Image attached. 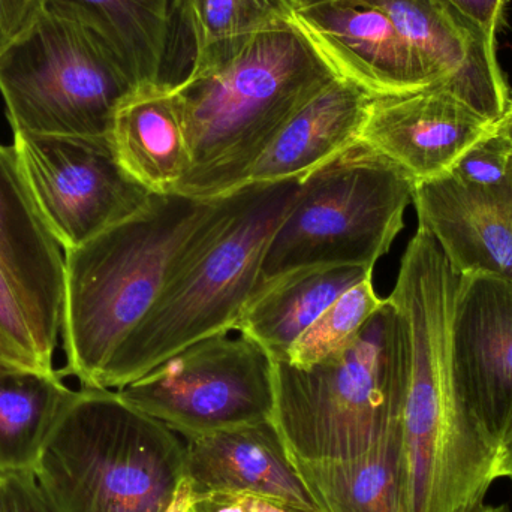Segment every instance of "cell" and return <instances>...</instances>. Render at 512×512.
<instances>
[{
  "label": "cell",
  "mask_w": 512,
  "mask_h": 512,
  "mask_svg": "<svg viewBox=\"0 0 512 512\" xmlns=\"http://www.w3.org/2000/svg\"><path fill=\"white\" fill-rule=\"evenodd\" d=\"M334 78L297 27L259 33L224 65L186 75L176 87L192 164L176 194L210 200L239 189L283 126Z\"/></svg>",
  "instance_id": "cell-3"
},
{
  "label": "cell",
  "mask_w": 512,
  "mask_h": 512,
  "mask_svg": "<svg viewBox=\"0 0 512 512\" xmlns=\"http://www.w3.org/2000/svg\"><path fill=\"white\" fill-rule=\"evenodd\" d=\"M188 512H307L276 499L245 493H212L194 496Z\"/></svg>",
  "instance_id": "cell-28"
},
{
  "label": "cell",
  "mask_w": 512,
  "mask_h": 512,
  "mask_svg": "<svg viewBox=\"0 0 512 512\" xmlns=\"http://www.w3.org/2000/svg\"><path fill=\"white\" fill-rule=\"evenodd\" d=\"M475 512H510L507 507H489V505H483L480 510Z\"/></svg>",
  "instance_id": "cell-35"
},
{
  "label": "cell",
  "mask_w": 512,
  "mask_h": 512,
  "mask_svg": "<svg viewBox=\"0 0 512 512\" xmlns=\"http://www.w3.org/2000/svg\"><path fill=\"white\" fill-rule=\"evenodd\" d=\"M42 218L14 147L0 143V264L11 277L44 354L62 324L65 254Z\"/></svg>",
  "instance_id": "cell-14"
},
{
  "label": "cell",
  "mask_w": 512,
  "mask_h": 512,
  "mask_svg": "<svg viewBox=\"0 0 512 512\" xmlns=\"http://www.w3.org/2000/svg\"><path fill=\"white\" fill-rule=\"evenodd\" d=\"M507 2H510V0H507Z\"/></svg>",
  "instance_id": "cell-37"
},
{
  "label": "cell",
  "mask_w": 512,
  "mask_h": 512,
  "mask_svg": "<svg viewBox=\"0 0 512 512\" xmlns=\"http://www.w3.org/2000/svg\"><path fill=\"white\" fill-rule=\"evenodd\" d=\"M301 180L254 183L242 209L162 292L102 376L120 390L171 355L216 334L236 331L252 297L274 234L294 209Z\"/></svg>",
  "instance_id": "cell-6"
},
{
  "label": "cell",
  "mask_w": 512,
  "mask_h": 512,
  "mask_svg": "<svg viewBox=\"0 0 512 512\" xmlns=\"http://www.w3.org/2000/svg\"><path fill=\"white\" fill-rule=\"evenodd\" d=\"M512 161L510 141L493 126L451 168L450 176L469 186H492L507 177Z\"/></svg>",
  "instance_id": "cell-27"
},
{
  "label": "cell",
  "mask_w": 512,
  "mask_h": 512,
  "mask_svg": "<svg viewBox=\"0 0 512 512\" xmlns=\"http://www.w3.org/2000/svg\"><path fill=\"white\" fill-rule=\"evenodd\" d=\"M114 155L152 194H176L191 171L185 110L176 83L138 84L114 114Z\"/></svg>",
  "instance_id": "cell-19"
},
{
  "label": "cell",
  "mask_w": 512,
  "mask_h": 512,
  "mask_svg": "<svg viewBox=\"0 0 512 512\" xmlns=\"http://www.w3.org/2000/svg\"><path fill=\"white\" fill-rule=\"evenodd\" d=\"M454 378L496 448L512 433V282L490 273L459 276L450 324Z\"/></svg>",
  "instance_id": "cell-11"
},
{
  "label": "cell",
  "mask_w": 512,
  "mask_h": 512,
  "mask_svg": "<svg viewBox=\"0 0 512 512\" xmlns=\"http://www.w3.org/2000/svg\"><path fill=\"white\" fill-rule=\"evenodd\" d=\"M493 126L445 87L433 84L373 98L360 141L423 182L450 173Z\"/></svg>",
  "instance_id": "cell-13"
},
{
  "label": "cell",
  "mask_w": 512,
  "mask_h": 512,
  "mask_svg": "<svg viewBox=\"0 0 512 512\" xmlns=\"http://www.w3.org/2000/svg\"><path fill=\"white\" fill-rule=\"evenodd\" d=\"M384 300L376 294L373 273L367 274L327 307L280 358L298 369H309L342 354L358 339Z\"/></svg>",
  "instance_id": "cell-25"
},
{
  "label": "cell",
  "mask_w": 512,
  "mask_h": 512,
  "mask_svg": "<svg viewBox=\"0 0 512 512\" xmlns=\"http://www.w3.org/2000/svg\"><path fill=\"white\" fill-rule=\"evenodd\" d=\"M295 27L337 77L373 98L436 84L414 45L372 0H321L303 5L295 15Z\"/></svg>",
  "instance_id": "cell-12"
},
{
  "label": "cell",
  "mask_w": 512,
  "mask_h": 512,
  "mask_svg": "<svg viewBox=\"0 0 512 512\" xmlns=\"http://www.w3.org/2000/svg\"><path fill=\"white\" fill-rule=\"evenodd\" d=\"M418 227L435 237L459 276L490 273L512 282V161L492 186H469L445 174L415 183Z\"/></svg>",
  "instance_id": "cell-16"
},
{
  "label": "cell",
  "mask_w": 512,
  "mask_h": 512,
  "mask_svg": "<svg viewBox=\"0 0 512 512\" xmlns=\"http://www.w3.org/2000/svg\"><path fill=\"white\" fill-rule=\"evenodd\" d=\"M0 512H53L33 474H0Z\"/></svg>",
  "instance_id": "cell-29"
},
{
  "label": "cell",
  "mask_w": 512,
  "mask_h": 512,
  "mask_svg": "<svg viewBox=\"0 0 512 512\" xmlns=\"http://www.w3.org/2000/svg\"><path fill=\"white\" fill-rule=\"evenodd\" d=\"M321 2V0H300L301 6L309 5V3Z\"/></svg>",
  "instance_id": "cell-36"
},
{
  "label": "cell",
  "mask_w": 512,
  "mask_h": 512,
  "mask_svg": "<svg viewBox=\"0 0 512 512\" xmlns=\"http://www.w3.org/2000/svg\"><path fill=\"white\" fill-rule=\"evenodd\" d=\"M373 96L345 78H334L310 99L245 171L239 189L254 183L304 179L355 144Z\"/></svg>",
  "instance_id": "cell-18"
},
{
  "label": "cell",
  "mask_w": 512,
  "mask_h": 512,
  "mask_svg": "<svg viewBox=\"0 0 512 512\" xmlns=\"http://www.w3.org/2000/svg\"><path fill=\"white\" fill-rule=\"evenodd\" d=\"M436 2L471 24L490 41L496 42V33L504 21L507 0H436Z\"/></svg>",
  "instance_id": "cell-30"
},
{
  "label": "cell",
  "mask_w": 512,
  "mask_h": 512,
  "mask_svg": "<svg viewBox=\"0 0 512 512\" xmlns=\"http://www.w3.org/2000/svg\"><path fill=\"white\" fill-rule=\"evenodd\" d=\"M53 512H167L185 480V439L117 390H74L38 465Z\"/></svg>",
  "instance_id": "cell-5"
},
{
  "label": "cell",
  "mask_w": 512,
  "mask_h": 512,
  "mask_svg": "<svg viewBox=\"0 0 512 512\" xmlns=\"http://www.w3.org/2000/svg\"><path fill=\"white\" fill-rule=\"evenodd\" d=\"M292 462L318 512H409L403 429L355 459Z\"/></svg>",
  "instance_id": "cell-21"
},
{
  "label": "cell",
  "mask_w": 512,
  "mask_h": 512,
  "mask_svg": "<svg viewBox=\"0 0 512 512\" xmlns=\"http://www.w3.org/2000/svg\"><path fill=\"white\" fill-rule=\"evenodd\" d=\"M252 185L210 200L152 194L149 203L65 254L60 375L99 388L123 343L171 280L242 209Z\"/></svg>",
  "instance_id": "cell-1"
},
{
  "label": "cell",
  "mask_w": 512,
  "mask_h": 512,
  "mask_svg": "<svg viewBox=\"0 0 512 512\" xmlns=\"http://www.w3.org/2000/svg\"><path fill=\"white\" fill-rule=\"evenodd\" d=\"M415 179L363 141L301 180L259 282L315 265L375 268L405 227Z\"/></svg>",
  "instance_id": "cell-8"
},
{
  "label": "cell",
  "mask_w": 512,
  "mask_h": 512,
  "mask_svg": "<svg viewBox=\"0 0 512 512\" xmlns=\"http://www.w3.org/2000/svg\"><path fill=\"white\" fill-rule=\"evenodd\" d=\"M27 186L63 252L140 212L152 192L120 165L110 138L14 132Z\"/></svg>",
  "instance_id": "cell-10"
},
{
  "label": "cell",
  "mask_w": 512,
  "mask_h": 512,
  "mask_svg": "<svg viewBox=\"0 0 512 512\" xmlns=\"http://www.w3.org/2000/svg\"><path fill=\"white\" fill-rule=\"evenodd\" d=\"M495 128L510 141L512 146V102L502 119L495 123Z\"/></svg>",
  "instance_id": "cell-34"
},
{
  "label": "cell",
  "mask_w": 512,
  "mask_h": 512,
  "mask_svg": "<svg viewBox=\"0 0 512 512\" xmlns=\"http://www.w3.org/2000/svg\"><path fill=\"white\" fill-rule=\"evenodd\" d=\"M300 0H174L194 44L188 77L231 59L259 33L295 27Z\"/></svg>",
  "instance_id": "cell-23"
},
{
  "label": "cell",
  "mask_w": 512,
  "mask_h": 512,
  "mask_svg": "<svg viewBox=\"0 0 512 512\" xmlns=\"http://www.w3.org/2000/svg\"><path fill=\"white\" fill-rule=\"evenodd\" d=\"M74 390L59 370L0 366V474H33Z\"/></svg>",
  "instance_id": "cell-22"
},
{
  "label": "cell",
  "mask_w": 512,
  "mask_h": 512,
  "mask_svg": "<svg viewBox=\"0 0 512 512\" xmlns=\"http://www.w3.org/2000/svg\"><path fill=\"white\" fill-rule=\"evenodd\" d=\"M271 358V421L292 460L355 459L403 429L409 336L405 318L390 298L342 354L309 369Z\"/></svg>",
  "instance_id": "cell-4"
},
{
  "label": "cell",
  "mask_w": 512,
  "mask_h": 512,
  "mask_svg": "<svg viewBox=\"0 0 512 512\" xmlns=\"http://www.w3.org/2000/svg\"><path fill=\"white\" fill-rule=\"evenodd\" d=\"M192 501H194V492H192L188 481L183 480L179 490H177L176 496H174L173 504L170 505L167 512H188Z\"/></svg>",
  "instance_id": "cell-33"
},
{
  "label": "cell",
  "mask_w": 512,
  "mask_h": 512,
  "mask_svg": "<svg viewBox=\"0 0 512 512\" xmlns=\"http://www.w3.org/2000/svg\"><path fill=\"white\" fill-rule=\"evenodd\" d=\"M507 478L512 483V433L499 445L495 460V480Z\"/></svg>",
  "instance_id": "cell-32"
},
{
  "label": "cell",
  "mask_w": 512,
  "mask_h": 512,
  "mask_svg": "<svg viewBox=\"0 0 512 512\" xmlns=\"http://www.w3.org/2000/svg\"><path fill=\"white\" fill-rule=\"evenodd\" d=\"M390 15L436 84L496 123L511 104L496 42L436 0H372Z\"/></svg>",
  "instance_id": "cell-15"
},
{
  "label": "cell",
  "mask_w": 512,
  "mask_h": 512,
  "mask_svg": "<svg viewBox=\"0 0 512 512\" xmlns=\"http://www.w3.org/2000/svg\"><path fill=\"white\" fill-rule=\"evenodd\" d=\"M81 9L119 54L135 83L162 78L174 0H68Z\"/></svg>",
  "instance_id": "cell-24"
},
{
  "label": "cell",
  "mask_w": 512,
  "mask_h": 512,
  "mask_svg": "<svg viewBox=\"0 0 512 512\" xmlns=\"http://www.w3.org/2000/svg\"><path fill=\"white\" fill-rule=\"evenodd\" d=\"M135 86L107 38L68 0H47L35 23L0 51L12 132L110 138L114 114Z\"/></svg>",
  "instance_id": "cell-7"
},
{
  "label": "cell",
  "mask_w": 512,
  "mask_h": 512,
  "mask_svg": "<svg viewBox=\"0 0 512 512\" xmlns=\"http://www.w3.org/2000/svg\"><path fill=\"white\" fill-rule=\"evenodd\" d=\"M183 439L194 496L245 493L318 512L273 421Z\"/></svg>",
  "instance_id": "cell-17"
},
{
  "label": "cell",
  "mask_w": 512,
  "mask_h": 512,
  "mask_svg": "<svg viewBox=\"0 0 512 512\" xmlns=\"http://www.w3.org/2000/svg\"><path fill=\"white\" fill-rule=\"evenodd\" d=\"M459 274L418 227L390 300L405 318L409 382L403 417L409 512H475L495 483L498 448L463 400L451 363Z\"/></svg>",
  "instance_id": "cell-2"
},
{
  "label": "cell",
  "mask_w": 512,
  "mask_h": 512,
  "mask_svg": "<svg viewBox=\"0 0 512 512\" xmlns=\"http://www.w3.org/2000/svg\"><path fill=\"white\" fill-rule=\"evenodd\" d=\"M45 3L47 0H0V51L35 23Z\"/></svg>",
  "instance_id": "cell-31"
},
{
  "label": "cell",
  "mask_w": 512,
  "mask_h": 512,
  "mask_svg": "<svg viewBox=\"0 0 512 512\" xmlns=\"http://www.w3.org/2000/svg\"><path fill=\"white\" fill-rule=\"evenodd\" d=\"M117 393L182 438L251 426L273 417V358L243 334H216L186 346Z\"/></svg>",
  "instance_id": "cell-9"
},
{
  "label": "cell",
  "mask_w": 512,
  "mask_h": 512,
  "mask_svg": "<svg viewBox=\"0 0 512 512\" xmlns=\"http://www.w3.org/2000/svg\"><path fill=\"white\" fill-rule=\"evenodd\" d=\"M375 268L315 265L259 282L236 331L255 340L271 357H285L292 343L343 292Z\"/></svg>",
  "instance_id": "cell-20"
},
{
  "label": "cell",
  "mask_w": 512,
  "mask_h": 512,
  "mask_svg": "<svg viewBox=\"0 0 512 512\" xmlns=\"http://www.w3.org/2000/svg\"><path fill=\"white\" fill-rule=\"evenodd\" d=\"M0 366L54 372L53 360L39 346L35 330L11 277L0 264Z\"/></svg>",
  "instance_id": "cell-26"
}]
</instances>
